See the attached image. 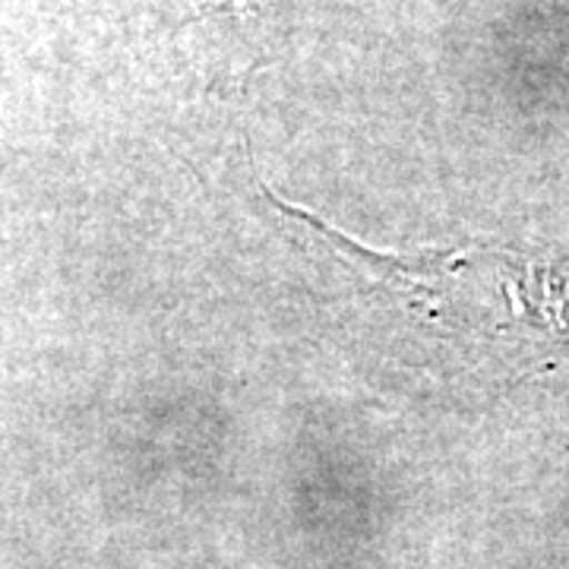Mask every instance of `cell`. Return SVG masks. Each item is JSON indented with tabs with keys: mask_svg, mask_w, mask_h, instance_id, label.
Here are the masks:
<instances>
[{
	"mask_svg": "<svg viewBox=\"0 0 569 569\" xmlns=\"http://www.w3.org/2000/svg\"><path fill=\"white\" fill-rule=\"evenodd\" d=\"M203 13L224 10L238 20H266V17H282L288 0H200Z\"/></svg>",
	"mask_w": 569,
	"mask_h": 569,
	"instance_id": "1",
	"label": "cell"
}]
</instances>
